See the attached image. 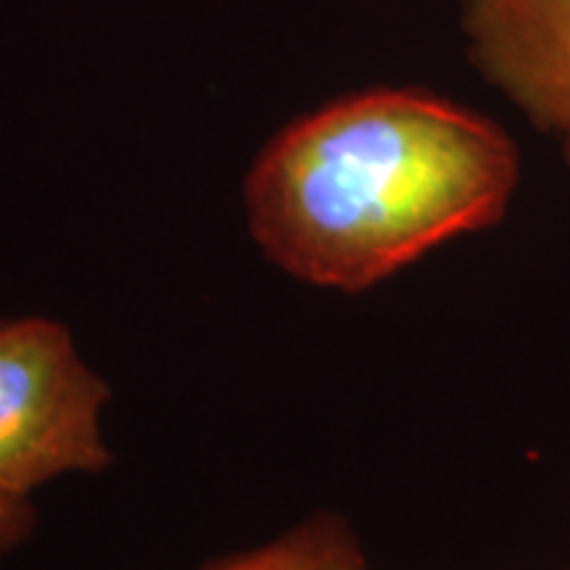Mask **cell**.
<instances>
[{
  "label": "cell",
  "mask_w": 570,
  "mask_h": 570,
  "mask_svg": "<svg viewBox=\"0 0 570 570\" xmlns=\"http://www.w3.org/2000/svg\"><path fill=\"white\" fill-rule=\"evenodd\" d=\"M481 75L570 159V0H462Z\"/></svg>",
  "instance_id": "cell-3"
},
{
  "label": "cell",
  "mask_w": 570,
  "mask_h": 570,
  "mask_svg": "<svg viewBox=\"0 0 570 570\" xmlns=\"http://www.w3.org/2000/svg\"><path fill=\"white\" fill-rule=\"evenodd\" d=\"M109 386L85 365L53 320L0 323V494L30 491L63 473L111 465L101 439Z\"/></svg>",
  "instance_id": "cell-2"
},
{
  "label": "cell",
  "mask_w": 570,
  "mask_h": 570,
  "mask_svg": "<svg viewBox=\"0 0 570 570\" xmlns=\"http://www.w3.org/2000/svg\"><path fill=\"white\" fill-rule=\"evenodd\" d=\"M520 180L497 122L415 88L344 96L285 127L246 177L254 240L296 281L373 288L504 217Z\"/></svg>",
  "instance_id": "cell-1"
},
{
  "label": "cell",
  "mask_w": 570,
  "mask_h": 570,
  "mask_svg": "<svg viewBox=\"0 0 570 570\" xmlns=\"http://www.w3.org/2000/svg\"><path fill=\"white\" fill-rule=\"evenodd\" d=\"M35 525H38V512L30 499L0 494V562L32 539Z\"/></svg>",
  "instance_id": "cell-5"
},
{
  "label": "cell",
  "mask_w": 570,
  "mask_h": 570,
  "mask_svg": "<svg viewBox=\"0 0 570 570\" xmlns=\"http://www.w3.org/2000/svg\"><path fill=\"white\" fill-rule=\"evenodd\" d=\"M568 570H570V568H568Z\"/></svg>",
  "instance_id": "cell-6"
},
{
  "label": "cell",
  "mask_w": 570,
  "mask_h": 570,
  "mask_svg": "<svg viewBox=\"0 0 570 570\" xmlns=\"http://www.w3.org/2000/svg\"><path fill=\"white\" fill-rule=\"evenodd\" d=\"M202 570H370L352 525L336 512H317L256 547L206 562Z\"/></svg>",
  "instance_id": "cell-4"
}]
</instances>
